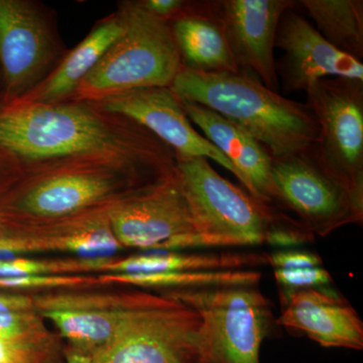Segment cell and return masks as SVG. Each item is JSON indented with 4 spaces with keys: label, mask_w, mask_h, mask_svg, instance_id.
<instances>
[{
    "label": "cell",
    "mask_w": 363,
    "mask_h": 363,
    "mask_svg": "<svg viewBox=\"0 0 363 363\" xmlns=\"http://www.w3.org/2000/svg\"><path fill=\"white\" fill-rule=\"evenodd\" d=\"M0 159L18 174L72 160H105L169 175L177 155L147 128L91 102L0 104Z\"/></svg>",
    "instance_id": "6da1fadb"
},
{
    "label": "cell",
    "mask_w": 363,
    "mask_h": 363,
    "mask_svg": "<svg viewBox=\"0 0 363 363\" xmlns=\"http://www.w3.org/2000/svg\"><path fill=\"white\" fill-rule=\"evenodd\" d=\"M171 175L105 160L54 162L21 174L4 191L0 220L18 227L56 223L108 206Z\"/></svg>",
    "instance_id": "7a4b0ae2"
},
{
    "label": "cell",
    "mask_w": 363,
    "mask_h": 363,
    "mask_svg": "<svg viewBox=\"0 0 363 363\" xmlns=\"http://www.w3.org/2000/svg\"><path fill=\"white\" fill-rule=\"evenodd\" d=\"M169 89L182 101L202 105L240 126L272 159L316 147L318 124L307 105L269 89L247 72L204 73L182 67Z\"/></svg>",
    "instance_id": "3957f363"
},
{
    "label": "cell",
    "mask_w": 363,
    "mask_h": 363,
    "mask_svg": "<svg viewBox=\"0 0 363 363\" xmlns=\"http://www.w3.org/2000/svg\"><path fill=\"white\" fill-rule=\"evenodd\" d=\"M175 175L194 215L202 248L294 247L311 240L300 221L226 180L209 160L178 157Z\"/></svg>",
    "instance_id": "277c9868"
},
{
    "label": "cell",
    "mask_w": 363,
    "mask_h": 363,
    "mask_svg": "<svg viewBox=\"0 0 363 363\" xmlns=\"http://www.w3.org/2000/svg\"><path fill=\"white\" fill-rule=\"evenodd\" d=\"M121 32L69 101L96 104L143 88L171 87L182 62L168 21L140 1L119 6Z\"/></svg>",
    "instance_id": "5b68a950"
},
{
    "label": "cell",
    "mask_w": 363,
    "mask_h": 363,
    "mask_svg": "<svg viewBox=\"0 0 363 363\" xmlns=\"http://www.w3.org/2000/svg\"><path fill=\"white\" fill-rule=\"evenodd\" d=\"M162 294L192 308L202 318L201 363H260L259 352L276 319L259 284L210 286Z\"/></svg>",
    "instance_id": "8992f818"
},
{
    "label": "cell",
    "mask_w": 363,
    "mask_h": 363,
    "mask_svg": "<svg viewBox=\"0 0 363 363\" xmlns=\"http://www.w3.org/2000/svg\"><path fill=\"white\" fill-rule=\"evenodd\" d=\"M202 318L164 294L157 295L91 363H201Z\"/></svg>",
    "instance_id": "52a82bcc"
},
{
    "label": "cell",
    "mask_w": 363,
    "mask_h": 363,
    "mask_svg": "<svg viewBox=\"0 0 363 363\" xmlns=\"http://www.w3.org/2000/svg\"><path fill=\"white\" fill-rule=\"evenodd\" d=\"M305 92L318 124L317 161L363 207V81L325 78Z\"/></svg>",
    "instance_id": "ba28073f"
},
{
    "label": "cell",
    "mask_w": 363,
    "mask_h": 363,
    "mask_svg": "<svg viewBox=\"0 0 363 363\" xmlns=\"http://www.w3.org/2000/svg\"><path fill=\"white\" fill-rule=\"evenodd\" d=\"M107 219L123 248L175 252L199 247L194 215L175 172L112 203Z\"/></svg>",
    "instance_id": "9c48e42d"
},
{
    "label": "cell",
    "mask_w": 363,
    "mask_h": 363,
    "mask_svg": "<svg viewBox=\"0 0 363 363\" xmlns=\"http://www.w3.org/2000/svg\"><path fill=\"white\" fill-rule=\"evenodd\" d=\"M272 178L279 208L291 210L310 231L326 238L347 224H362L363 207L348 188L330 175L314 150L272 160Z\"/></svg>",
    "instance_id": "30bf717a"
},
{
    "label": "cell",
    "mask_w": 363,
    "mask_h": 363,
    "mask_svg": "<svg viewBox=\"0 0 363 363\" xmlns=\"http://www.w3.org/2000/svg\"><path fill=\"white\" fill-rule=\"evenodd\" d=\"M51 25L35 4L0 0L2 104L20 99L45 77L55 57Z\"/></svg>",
    "instance_id": "8fae6325"
},
{
    "label": "cell",
    "mask_w": 363,
    "mask_h": 363,
    "mask_svg": "<svg viewBox=\"0 0 363 363\" xmlns=\"http://www.w3.org/2000/svg\"><path fill=\"white\" fill-rule=\"evenodd\" d=\"M99 111L130 119L147 128L178 157H204L220 164L240 180L230 162L195 130L181 100L169 87L128 91L93 104Z\"/></svg>",
    "instance_id": "7c38bea8"
},
{
    "label": "cell",
    "mask_w": 363,
    "mask_h": 363,
    "mask_svg": "<svg viewBox=\"0 0 363 363\" xmlns=\"http://www.w3.org/2000/svg\"><path fill=\"white\" fill-rule=\"evenodd\" d=\"M274 48L283 51L276 68L286 92L306 91L325 78L363 81L362 62L332 47L295 9L281 16Z\"/></svg>",
    "instance_id": "4fadbf2b"
},
{
    "label": "cell",
    "mask_w": 363,
    "mask_h": 363,
    "mask_svg": "<svg viewBox=\"0 0 363 363\" xmlns=\"http://www.w3.org/2000/svg\"><path fill=\"white\" fill-rule=\"evenodd\" d=\"M227 42L238 70L255 76L279 92L274 42L281 16L295 9L292 0H223L217 1Z\"/></svg>",
    "instance_id": "5bb4252c"
},
{
    "label": "cell",
    "mask_w": 363,
    "mask_h": 363,
    "mask_svg": "<svg viewBox=\"0 0 363 363\" xmlns=\"http://www.w3.org/2000/svg\"><path fill=\"white\" fill-rule=\"evenodd\" d=\"M276 324L323 347L363 350V322L352 305L333 289L297 291L281 300Z\"/></svg>",
    "instance_id": "9a60e30c"
},
{
    "label": "cell",
    "mask_w": 363,
    "mask_h": 363,
    "mask_svg": "<svg viewBox=\"0 0 363 363\" xmlns=\"http://www.w3.org/2000/svg\"><path fill=\"white\" fill-rule=\"evenodd\" d=\"M191 123L233 164L245 190L255 199L279 208L272 178V157L264 145L220 114L193 102L182 101Z\"/></svg>",
    "instance_id": "2e32d148"
},
{
    "label": "cell",
    "mask_w": 363,
    "mask_h": 363,
    "mask_svg": "<svg viewBox=\"0 0 363 363\" xmlns=\"http://www.w3.org/2000/svg\"><path fill=\"white\" fill-rule=\"evenodd\" d=\"M183 68L204 73L238 72L217 1L186 4L169 21Z\"/></svg>",
    "instance_id": "e0dca14e"
},
{
    "label": "cell",
    "mask_w": 363,
    "mask_h": 363,
    "mask_svg": "<svg viewBox=\"0 0 363 363\" xmlns=\"http://www.w3.org/2000/svg\"><path fill=\"white\" fill-rule=\"evenodd\" d=\"M121 32L118 13L100 21L80 44L66 55L55 70L18 101L58 104L69 101L80 83L96 66ZM16 101V100H14Z\"/></svg>",
    "instance_id": "ac0fdd59"
},
{
    "label": "cell",
    "mask_w": 363,
    "mask_h": 363,
    "mask_svg": "<svg viewBox=\"0 0 363 363\" xmlns=\"http://www.w3.org/2000/svg\"><path fill=\"white\" fill-rule=\"evenodd\" d=\"M269 253L253 252L149 253L105 259L102 274L247 271L269 266Z\"/></svg>",
    "instance_id": "d6986e66"
},
{
    "label": "cell",
    "mask_w": 363,
    "mask_h": 363,
    "mask_svg": "<svg viewBox=\"0 0 363 363\" xmlns=\"http://www.w3.org/2000/svg\"><path fill=\"white\" fill-rule=\"evenodd\" d=\"M315 28L332 47L362 61V0H302Z\"/></svg>",
    "instance_id": "ffe728a7"
},
{
    "label": "cell",
    "mask_w": 363,
    "mask_h": 363,
    "mask_svg": "<svg viewBox=\"0 0 363 363\" xmlns=\"http://www.w3.org/2000/svg\"><path fill=\"white\" fill-rule=\"evenodd\" d=\"M262 272L247 271L177 272L161 274H101L100 285H128L164 291L187 290L210 286L260 284Z\"/></svg>",
    "instance_id": "44dd1931"
},
{
    "label": "cell",
    "mask_w": 363,
    "mask_h": 363,
    "mask_svg": "<svg viewBox=\"0 0 363 363\" xmlns=\"http://www.w3.org/2000/svg\"><path fill=\"white\" fill-rule=\"evenodd\" d=\"M274 274L281 300L297 291L329 288L333 285V278L325 269L324 264L277 269H274Z\"/></svg>",
    "instance_id": "7402d4cb"
},
{
    "label": "cell",
    "mask_w": 363,
    "mask_h": 363,
    "mask_svg": "<svg viewBox=\"0 0 363 363\" xmlns=\"http://www.w3.org/2000/svg\"><path fill=\"white\" fill-rule=\"evenodd\" d=\"M35 253L32 241L18 227L0 220V255Z\"/></svg>",
    "instance_id": "603a6c76"
},
{
    "label": "cell",
    "mask_w": 363,
    "mask_h": 363,
    "mask_svg": "<svg viewBox=\"0 0 363 363\" xmlns=\"http://www.w3.org/2000/svg\"><path fill=\"white\" fill-rule=\"evenodd\" d=\"M140 4L157 18L169 21L181 13L188 2L182 0H145Z\"/></svg>",
    "instance_id": "cb8c5ba5"
},
{
    "label": "cell",
    "mask_w": 363,
    "mask_h": 363,
    "mask_svg": "<svg viewBox=\"0 0 363 363\" xmlns=\"http://www.w3.org/2000/svg\"><path fill=\"white\" fill-rule=\"evenodd\" d=\"M18 176L20 174L18 172L14 171L6 162L0 159V196L4 194V191L13 183Z\"/></svg>",
    "instance_id": "d4e9b609"
},
{
    "label": "cell",
    "mask_w": 363,
    "mask_h": 363,
    "mask_svg": "<svg viewBox=\"0 0 363 363\" xmlns=\"http://www.w3.org/2000/svg\"><path fill=\"white\" fill-rule=\"evenodd\" d=\"M66 363H91V357L85 353L74 350L70 346L64 348Z\"/></svg>",
    "instance_id": "484cf974"
},
{
    "label": "cell",
    "mask_w": 363,
    "mask_h": 363,
    "mask_svg": "<svg viewBox=\"0 0 363 363\" xmlns=\"http://www.w3.org/2000/svg\"><path fill=\"white\" fill-rule=\"evenodd\" d=\"M0 104H1V102H0Z\"/></svg>",
    "instance_id": "4316f807"
}]
</instances>
